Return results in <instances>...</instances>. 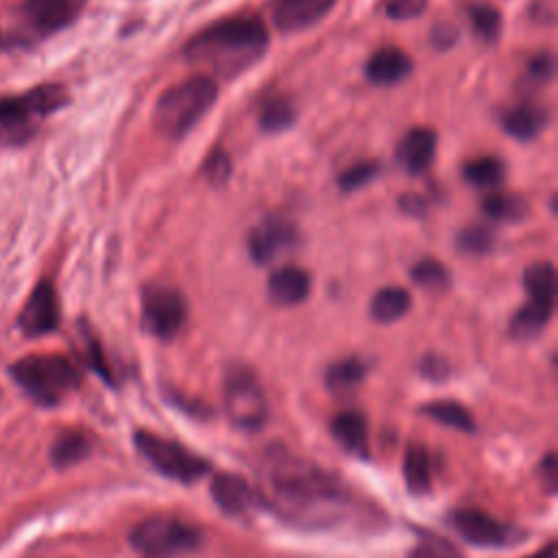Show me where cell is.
Masks as SVG:
<instances>
[{
  "instance_id": "20",
  "label": "cell",
  "mask_w": 558,
  "mask_h": 558,
  "mask_svg": "<svg viewBox=\"0 0 558 558\" xmlns=\"http://www.w3.org/2000/svg\"><path fill=\"white\" fill-rule=\"evenodd\" d=\"M554 303L556 301L527 296L525 305H521L510 320V333L519 340H530L538 336L554 314Z\"/></svg>"
},
{
  "instance_id": "28",
  "label": "cell",
  "mask_w": 558,
  "mask_h": 558,
  "mask_svg": "<svg viewBox=\"0 0 558 558\" xmlns=\"http://www.w3.org/2000/svg\"><path fill=\"white\" fill-rule=\"evenodd\" d=\"M432 421L436 423H442L447 427H453V429H460V432H473L475 429V423H473V416L471 412L458 403V401H451V399H438V401H429L421 408Z\"/></svg>"
},
{
  "instance_id": "34",
  "label": "cell",
  "mask_w": 558,
  "mask_h": 558,
  "mask_svg": "<svg viewBox=\"0 0 558 558\" xmlns=\"http://www.w3.org/2000/svg\"><path fill=\"white\" fill-rule=\"evenodd\" d=\"M379 172V163L377 161H360L353 163L351 168H347L340 177H338V185L342 192H355L364 185H368Z\"/></svg>"
},
{
  "instance_id": "1",
  "label": "cell",
  "mask_w": 558,
  "mask_h": 558,
  "mask_svg": "<svg viewBox=\"0 0 558 558\" xmlns=\"http://www.w3.org/2000/svg\"><path fill=\"white\" fill-rule=\"evenodd\" d=\"M268 48V28L257 15H231L207 24L183 48L190 63L233 78L257 63Z\"/></svg>"
},
{
  "instance_id": "23",
  "label": "cell",
  "mask_w": 558,
  "mask_h": 558,
  "mask_svg": "<svg viewBox=\"0 0 558 558\" xmlns=\"http://www.w3.org/2000/svg\"><path fill=\"white\" fill-rule=\"evenodd\" d=\"M294 120H296V107L288 96H281V94L266 98L257 113V122L264 133H281L290 129Z\"/></svg>"
},
{
  "instance_id": "22",
  "label": "cell",
  "mask_w": 558,
  "mask_h": 558,
  "mask_svg": "<svg viewBox=\"0 0 558 558\" xmlns=\"http://www.w3.org/2000/svg\"><path fill=\"white\" fill-rule=\"evenodd\" d=\"M333 438L351 453L366 456V418L360 412H340L331 421Z\"/></svg>"
},
{
  "instance_id": "35",
  "label": "cell",
  "mask_w": 558,
  "mask_h": 558,
  "mask_svg": "<svg viewBox=\"0 0 558 558\" xmlns=\"http://www.w3.org/2000/svg\"><path fill=\"white\" fill-rule=\"evenodd\" d=\"M410 558H464L462 551L440 536H427L423 538L412 551Z\"/></svg>"
},
{
  "instance_id": "15",
  "label": "cell",
  "mask_w": 558,
  "mask_h": 558,
  "mask_svg": "<svg viewBox=\"0 0 558 558\" xmlns=\"http://www.w3.org/2000/svg\"><path fill=\"white\" fill-rule=\"evenodd\" d=\"M434 155H436V133L425 126L410 129L395 150L397 166L408 174L425 172L434 161Z\"/></svg>"
},
{
  "instance_id": "27",
  "label": "cell",
  "mask_w": 558,
  "mask_h": 558,
  "mask_svg": "<svg viewBox=\"0 0 558 558\" xmlns=\"http://www.w3.org/2000/svg\"><path fill=\"white\" fill-rule=\"evenodd\" d=\"M366 375V366L362 360L357 357H344V360H338L333 362L329 368H327V375H325V384L331 392H338V395H347L351 390H355L362 379Z\"/></svg>"
},
{
  "instance_id": "42",
  "label": "cell",
  "mask_w": 558,
  "mask_h": 558,
  "mask_svg": "<svg viewBox=\"0 0 558 558\" xmlns=\"http://www.w3.org/2000/svg\"><path fill=\"white\" fill-rule=\"evenodd\" d=\"M432 39H434V46L447 48V46H451V44L456 41V31H453V26H449V24H440V26L434 28Z\"/></svg>"
},
{
  "instance_id": "14",
  "label": "cell",
  "mask_w": 558,
  "mask_h": 558,
  "mask_svg": "<svg viewBox=\"0 0 558 558\" xmlns=\"http://www.w3.org/2000/svg\"><path fill=\"white\" fill-rule=\"evenodd\" d=\"M336 0H275L272 22L283 33L305 31L318 24L331 9Z\"/></svg>"
},
{
  "instance_id": "31",
  "label": "cell",
  "mask_w": 558,
  "mask_h": 558,
  "mask_svg": "<svg viewBox=\"0 0 558 558\" xmlns=\"http://www.w3.org/2000/svg\"><path fill=\"white\" fill-rule=\"evenodd\" d=\"M410 277L416 286H421L423 290H429V292H440L445 290L449 283H451V277H449V270L445 268V264H440L438 259L434 257H423L418 259L412 270H410Z\"/></svg>"
},
{
  "instance_id": "10",
  "label": "cell",
  "mask_w": 558,
  "mask_h": 558,
  "mask_svg": "<svg viewBox=\"0 0 558 558\" xmlns=\"http://www.w3.org/2000/svg\"><path fill=\"white\" fill-rule=\"evenodd\" d=\"M59 325V299L54 292V286L44 279L39 281L31 296L26 299L20 316H17V327L24 336L35 338L54 331Z\"/></svg>"
},
{
  "instance_id": "38",
  "label": "cell",
  "mask_w": 558,
  "mask_h": 558,
  "mask_svg": "<svg viewBox=\"0 0 558 558\" xmlns=\"http://www.w3.org/2000/svg\"><path fill=\"white\" fill-rule=\"evenodd\" d=\"M554 72H556V61H554V54L551 52H541L536 54L530 65H527V76L534 81V83H549L554 78Z\"/></svg>"
},
{
  "instance_id": "29",
  "label": "cell",
  "mask_w": 558,
  "mask_h": 558,
  "mask_svg": "<svg viewBox=\"0 0 558 558\" xmlns=\"http://www.w3.org/2000/svg\"><path fill=\"white\" fill-rule=\"evenodd\" d=\"M462 174H464V181L475 187H495L504 181L506 168H504L501 159H497L493 155H484V157H475V159L466 161Z\"/></svg>"
},
{
  "instance_id": "6",
  "label": "cell",
  "mask_w": 558,
  "mask_h": 558,
  "mask_svg": "<svg viewBox=\"0 0 558 558\" xmlns=\"http://www.w3.org/2000/svg\"><path fill=\"white\" fill-rule=\"evenodd\" d=\"M135 447L153 464V469L183 484H192L209 471L207 460L187 451L179 442L150 432H135Z\"/></svg>"
},
{
  "instance_id": "18",
  "label": "cell",
  "mask_w": 558,
  "mask_h": 558,
  "mask_svg": "<svg viewBox=\"0 0 558 558\" xmlns=\"http://www.w3.org/2000/svg\"><path fill=\"white\" fill-rule=\"evenodd\" d=\"M547 124H549L547 107H543L538 102H530V100L510 107L501 116L504 133L514 137V140H519V142L534 140L538 133H543V129Z\"/></svg>"
},
{
  "instance_id": "2",
  "label": "cell",
  "mask_w": 558,
  "mask_h": 558,
  "mask_svg": "<svg viewBox=\"0 0 558 558\" xmlns=\"http://www.w3.org/2000/svg\"><path fill=\"white\" fill-rule=\"evenodd\" d=\"M266 482L270 495L292 510L327 506L342 495L333 475L283 449L268 453Z\"/></svg>"
},
{
  "instance_id": "37",
  "label": "cell",
  "mask_w": 558,
  "mask_h": 558,
  "mask_svg": "<svg viewBox=\"0 0 558 558\" xmlns=\"http://www.w3.org/2000/svg\"><path fill=\"white\" fill-rule=\"evenodd\" d=\"M427 9V0H386L384 13L390 20H414Z\"/></svg>"
},
{
  "instance_id": "8",
  "label": "cell",
  "mask_w": 558,
  "mask_h": 558,
  "mask_svg": "<svg viewBox=\"0 0 558 558\" xmlns=\"http://www.w3.org/2000/svg\"><path fill=\"white\" fill-rule=\"evenodd\" d=\"M187 316V303L183 294L168 286H148L142 292V325L144 329L159 338H174Z\"/></svg>"
},
{
  "instance_id": "30",
  "label": "cell",
  "mask_w": 558,
  "mask_h": 558,
  "mask_svg": "<svg viewBox=\"0 0 558 558\" xmlns=\"http://www.w3.org/2000/svg\"><path fill=\"white\" fill-rule=\"evenodd\" d=\"M89 456V440L87 436L78 432H63L57 436V440L50 447V458L54 466L63 469L70 464H76L78 460Z\"/></svg>"
},
{
  "instance_id": "39",
  "label": "cell",
  "mask_w": 558,
  "mask_h": 558,
  "mask_svg": "<svg viewBox=\"0 0 558 558\" xmlns=\"http://www.w3.org/2000/svg\"><path fill=\"white\" fill-rule=\"evenodd\" d=\"M83 340H85V355H87V362L94 371H98L100 377L109 379V371H107V364H105V357H102V351H100V344L98 340L85 329L83 331Z\"/></svg>"
},
{
  "instance_id": "24",
  "label": "cell",
  "mask_w": 558,
  "mask_h": 558,
  "mask_svg": "<svg viewBox=\"0 0 558 558\" xmlns=\"http://www.w3.org/2000/svg\"><path fill=\"white\" fill-rule=\"evenodd\" d=\"M482 211L497 222H519L527 216V201L519 194L495 192L482 201Z\"/></svg>"
},
{
  "instance_id": "44",
  "label": "cell",
  "mask_w": 558,
  "mask_h": 558,
  "mask_svg": "<svg viewBox=\"0 0 558 558\" xmlns=\"http://www.w3.org/2000/svg\"><path fill=\"white\" fill-rule=\"evenodd\" d=\"M530 558H556V543H547L543 549H538Z\"/></svg>"
},
{
  "instance_id": "9",
  "label": "cell",
  "mask_w": 558,
  "mask_h": 558,
  "mask_svg": "<svg viewBox=\"0 0 558 558\" xmlns=\"http://www.w3.org/2000/svg\"><path fill=\"white\" fill-rule=\"evenodd\" d=\"M225 405L229 418L244 427L255 429L266 418L264 392L248 368H231L225 379Z\"/></svg>"
},
{
  "instance_id": "5",
  "label": "cell",
  "mask_w": 558,
  "mask_h": 558,
  "mask_svg": "<svg viewBox=\"0 0 558 558\" xmlns=\"http://www.w3.org/2000/svg\"><path fill=\"white\" fill-rule=\"evenodd\" d=\"M9 373L15 384L41 405L59 403L81 381L78 368L63 355H28L13 362Z\"/></svg>"
},
{
  "instance_id": "4",
  "label": "cell",
  "mask_w": 558,
  "mask_h": 558,
  "mask_svg": "<svg viewBox=\"0 0 558 558\" xmlns=\"http://www.w3.org/2000/svg\"><path fill=\"white\" fill-rule=\"evenodd\" d=\"M68 105L63 85L48 83L33 87L20 96L0 100V144L22 146L39 129V122L52 111Z\"/></svg>"
},
{
  "instance_id": "3",
  "label": "cell",
  "mask_w": 558,
  "mask_h": 558,
  "mask_svg": "<svg viewBox=\"0 0 558 558\" xmlns=\"http://www.w3.org/2000/svg\"><path fill=\"white\" fill-rule=\"evenodd\" d=\"M218 85L211 76H192L168 87L153 109V126L170 142L183 140L216 105Z\"/></svg>"
},
{
  "instance_id": "21",
  "label": "cell",
  "mask_w": 558,
  "mask_h": 558,
  "mask_svg": "<svg viewBox=\"0 0 558 558\" xmlns=\"http://www.w3.org/2000/svg\"><path fill=\"white\" fill-rule=\"evenodd\" d=\"M410 305L412 296L405 288L386 286L373 294L368 310L377 323H395L410 312Z\"/></svg>"
},
{
  "instance_id": "43",
  "label": "cell",
  "mask_w": 558,
  "mask_h": 558,
  "mask_svg": "<svg viewBox=\"0 0 558 558\" xmlns=\"http://www.w3.org/2000/svg\"><path fill=\"white\" fill-rule=\"evenodd\" d=\"M541 471L547 477V490H554L556 488V458H554V453H549L545 458V462L541 464Z\"/></svg>"
},
{
  "instance_id": "19",
  "label": "cell",
  "mask_w": 558,
  "mask_h": 558,
  "mask_svg": "<svg viewBox=\"0 0 558 558\" xmlns=\"http://www.w3.org/2000/svg\"><path fill=\"white\" fill-rule=\"evenodd\" d=\"M211 497L222 512L240 517L253 508V493L248 484L235 473H220L211 482Z\"/></svg>"
},
{
  "instance_id": "16",
  "label": "cell",
  "mask_w": 558,
  "mask_h": 558,
  "mask_svg": "<svg viewBox=\"0 0 558 558\" xmlns=\"http://www.w3.org/2000/svg\"><path fill=\"white\" fill-rule=\"evenodd\" d=\"M414 70V63L408 52L395 46H384L373 52L364 65V74L373 85H397L405 81Z\"/></svg>"
},
{
  "instance_id": "41",
  "label": "cell",
  "mask_w": 558,
  "mask_h": 558,
  "mask_svg": "<svg viewBox=\"0 0 558 558\" xmlns=\"http://www.w3.org/2000/svg\"><path fill=\"white\" fill-rule=\"evenodd\" d=\"M399 207H401L408 216H414V218L425 216V209H427L425 201H423L418 194H403V196H399Z\"/></svg>"
},
{
  "instance_id": "12",
  "label": "cell",
  "mask_w": 558,
  "mask_h": 558,
  "mask_svg": "<svg viewBox=\"0 0 558 558\" xmlns=\"http://www.w3.org/2000/svg\"><path fill=\"white\" fill-rule=\"evenodd\" d=\"M296 242V229L283 218L268 216L259 220L248 233V255L257 264H270L283 251L292 248Z\"/></svg>"
},
{
  "instance_id": "13",
  "label": "cell",
  "mask_w": 558,
  "mask_h": 558,
  "mask_svg": "<svg viewBox=\"0 0 558 558\" xmlns=\"http://www.w3.org/2000/svg\"><path fill=\"white\" fill-rule=\"evenodd\" d=\"M85 0H24V17L39 35H52L70 26L83 11Z\"/></svg>"
},
{
  "instance_id": "25",
  "label": "cell",
  "mask_w": 558,
  "mask_h": 558,
  "mask_svg": "<svg viewBox=\"0 0 558 558\" xmlns=\"http://www.w3.org/2000/svg\"><path fill=\"white\" fill-rule=\"evenodd\" d=\"M405 484L412 493H427L432 486V460L423 445H410L403 460Z\"/></svg>"
},
{
  "instance_id": "32",
  "label": "cell",
  "mask_w": 558,
  "mask_h": 558,
  "mask_svg": "<svg viewBox=\"0 0 558 558\" xmlns=\"http://www.w3.org/2000/svg\"><path fill=\"white\" fill-rule=\"evenodd\" d=\"M469 20L473 24V31L475 35L486 41V44H493L499 33H501V13L490 7V4H471L469 7Z\"/></svg>"
},
{
  "instance_id": "26",
  "label": "cell",
  "mask_w": 558,
  "mask_h": 558,
  "mask_svg": "<svg viewBox=\"0 0 558 558\" xmlns=\"http://www.w3.org/2000/svg\"><path fill=\"white\" fill-rule=\"evenodd\" d=\"M523 288L527 290V296L532 299H545V301H556L558 292V281H556V268L551 262L541 259L530 264L523 270Z\"/></svg>"
},
{
  "instance_id": "40",
  "label": "cell",
  "mask_w": 558,
  "mask_h": 558,
  "mask_svg": "<svg viewBox=\"0 0 558 558\" xmlns=\"http://www.w3.org/2000/svg\"><path fill=\"white\" fill-rule=\"evenodd\" d=\"M421 373L427 377V379H434V381H440L449 375V364L445 357L440 355H425L421 360Z\"/></svg>"
},
{
  "instance_id": "36",
  "label": "cell",
  "mask_w": 558,
  "mask_h": 558,
  "mask_svg": "<svg viewBox=\"0 0 558 558\" xmlns=\"http://www.w3.org/2000/svg\"><path fill=\"white\" fill-rule=\"evenodd\" d=\"M203 174L211 185H225L231 177V159L225 150H214L203 161Z\"/></svg>"
},
{
  "instance_id": "11",
  "label": "cell",
  "mask_w": 558,
  "mask_h": 558,
  "mask_svg": "<svg viewBox=\"0 0 558 558\" xmlns=\"http://www.w3.org/2000/svg\"><path fill=\"white\" fill-rule=\"evenodd\" d=\"M451 525L464 541L477 547H506L517 538V532L510 525L482 510H456L451 514Z\"/></svg>"
},
{
  "instance_id": "33",
  "label": "cell",
  "mask_w": 558,
  "mask_h": 558,
  "mask_svg": "<svg viewBox=\"0 0 558 558\" xmlns=\"http://www.w3.org/2000/svg\"><path fill=\"white\" fill-rule=\"evenodd\" d=\"M493 244H495L493 231L480 225L466 227L458 235V248L469 255H486L493 251Z\"/></svg>"
},
{
  "instance_id": "7",
  "label": "cell",
  "mask_w": 558,
  "mask_h": 558,
  "mask_svg": "<svg viewBox=\"0 0 558 558\" xmlns=\"http://www.w3.org/2000/svg\"><path fill=\"white\" fill-rule=\"evenodd\" d=\"M201 536L196 527L177 519L153 517L131 532V545L148 558H174L196 549Z\"/></svg>"
},
{
  "instance_id": "17",
  "label": "cell",
  "mask_w": 558,
  "mask_h": 558,
  "mask_svg": "<svg viewBox=\"0 0 558 558\" xmlns=\"http://www.w3.org/2000/svg\"><path fill=\"white\" fill-rule=\"evenodd\" d=\"M312 290V277L301 266H281L268 277V296L275 305L290 307L307 299Z\"/></svg>"
}]
</instances>
